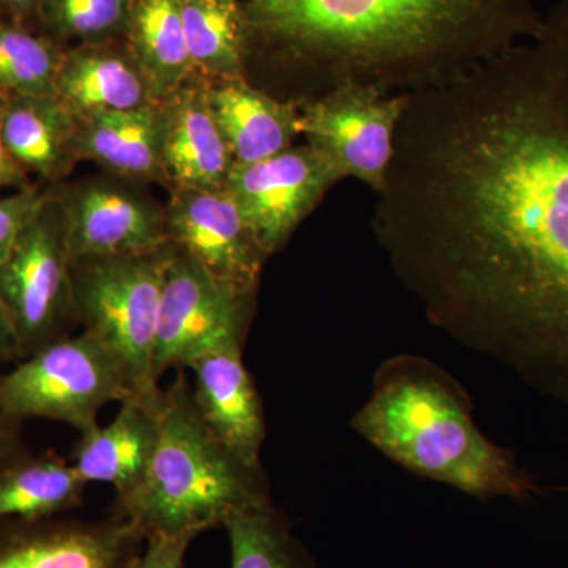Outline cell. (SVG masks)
I'll use <instances>...</instances> for the list:
<instances>
[{
  "instance_id": "17",
  "label": "cell",
  "mask_w": 568,
  "mask_h": 568,
  "mask_svg": "<svg viewBox=\"0 0 568 568\" xmlns=\"http://www.w3.org/2000/svg\"><path fill=\"white\" fill-rule=\"evenodd\" d=\"M0 129L26 174L59 182L80 162V121L55 93L0 97Z\"/></svg>"
},
{
  "instance_id": "22",
  "label": "cell",
  "mask_w": 568,
  "mask_h": 568,
  "mask_svg": "<svg viewBox=\"0 0 568 568\" xmlns=\"http://www.w3.org/2000/svg\"><path fill=\"white\" fill-rule=\"evenodd\" d=\"M88 484L54 452L24 454L0 469V525L61 517L80 507Z\"/></svg>"
},
{
  "instance_id": "27",
  "label": "cell",
  "mask_w": 568,
  "mask_h": 568,
  "mask_svg": "<svg viewBox=\"0 0 568 568\" xmlns=\"http://www.w3.org/2000/svg\"><path fill=\"white\" fill-rule=\"evenodd\" d=\"M44 193L28 186L17 192L0 196V264L7 260L18 235L43 200Z\"/></svg>"
},
{
  "instance_id": "25",
  "label": "cell",
  "mask_w": 568,
  "mask_h": 568,
  "mask_svg": "<svg viewBox=\"0 0 568 568\" xmlns=\"http://www.w3.org/2000/svg\"><path fill=\"white\" fill-rule=\"evenodd\" d=\"M61 61L51 41L0 22V97L55 93Z\"/></svg>"
},
{
  "instance_id": "13",
  "label": "cell",
  "mask_w": 568,
  "mask_h": 568,
  "mask_svg": "<svg viewBox=\"0 0 568 568\" xmlns=\"http://www.w3.org/2000/svg\"><path fill=\"white\" fill-rule=\"evenodd\" d=\"M145 537L132 523L110 518H47L0 525V568H129Z\"/></svg>"
},
{
  "instance_id": "18",
  "label": "cell",
  "mask_w": 568,
  "mask_h": 568,
  "mask_svg": "<svg viewBox=\"0 0 568 568\" xmlns=\"http://www.w3.org/2000/svg\"><path fill=\"white\" fill-rule=\"evenodd\" d=\"M204 84L234 164L261 162L286 151L301 136L298 103L282 102L244 77Z\"/></svg>"
},
{
  "instance_id": "6",
  "label": "cell",
  "mask_w": 568,
  "mask_h": 568,
  "mask_svg": "<svg viewBox=\"0 0 568 568\" xmlns=\"http://www.w3.org/2000/svg\"><path fill=\"white\" fill-rule=\"evenodd\" d=\"M132 394L118 358L84 331L41 347L0 375V407L10 417L61 422L80 435L99 426L104 406Z\"/></svg>"
},
{
  "instance_id": "12",
  "label": "cell",
  "mask_w": 568,
  "mask_h": 568,
  "mask_svg": "<svg viewBox=\"0 0 568 568\" xmlns=\"http://www.w3.org/2000/svg\"><path fill=\"white\" fill-rule=\"evenodd\" d=\"M171 244L220 282L254 293L265 253L233 194L223 189H171L164 205Z\"/></svg>"
},
{
  "instance_id": "15",
  "label": "cell",
  "mask_w": 568,
  "mask_h": 568,
  "mask_svg": "<svg viewBox=\"0 0 568 568\" xmlns=\"http://www.w3.org/2000/svg\"><path fill=\"white\" fill-rule=\"evenodd\" d=\"M162 398L163 388L159 394H132L114 420L80 435L71 465L85 484L111 485L115 500L141 484L159 440Z\"/></svg>"
},
{
  "instance_id": "11",
  "label": "cell",
  "mask_w": 568,
  "mask_h": 568,
  "mask_svg": "<svg viewBox=\"0 0 568 568\" xmlns=\"http://www.w3.org/2000/svg\"><path fill=\"white\" fill-rule=\"evenodd\" d=\"M142 185L110 174L52 190L65 211L71 260L151 252L171 244L164 205Z\"/></svg>"
},
{
  "instance_id": "21",
  "label": "cell",
  "mask_w": 568,
  "mask_h": 568,
  "mask_svg": "<svg viewBox=\"0 0 568 568\" xmlns=\"http://www.w3.org/2000/svg\"><path fill=\"white\" fill-rule=\"evenodd\" d=\"M126 33L155 102H166L193 80L181 0H133Z\"/></svg>"
},
{
  "instance_id": "24",
  "label": "cell",
  "mask_w": 568,
  "mask_h": 568,
  "mask_svg": "<svg viewBox=\"0 0 568 568\" xmlns=\"http://www.w3.org/2000/svg\"><path fill=\"white\" fill-rule=\"evenodd\" d=\"M223 528L230 538L231 568H310L304 548L271 503L239 511Z\"/></svg>"
},
{
  "instance_id": "2",
  "label": "cell",
  "mask_w": 568,
  "mask_h": 568,
  "mask_svg": "<svg viewBox=\"0 0 568 568\" xmlns=\"http://www.w3.org/2000/svg\"><path fill=\"white\" fill-rule=\"evenodd\" d=\"M252 43L327 84L414 93L447 84L532 39L536 0H246ZM324 92V93H325Z\"/></svg>"
},
{
  "instance_id": "14",
  "label": "cell",
  "mask_w": 568,
  "mask_h": 568,
  "mask_svg": "<svg viewBox=\"0 0 568 568\" xmlns=\"http://www.w3.org/2000/svg\"><path fill=\"white\" fill-rule=\"evenodd\" d=\"M244 342L230 339L216 345L193 358L186 368L193 372V402L204 424L235 458L263 470L264 410L242 357Z\"/></svg>"
},
{
  "instance_id": "20",
  "label": "cell",
  "mask_w": 568,
  "mask_h": 568,
  "mask_svg": "<svg viewBox=\"0 0 568 568\" xmlns=\"http://www.w3.org/2000/svg\"><path fill=\"white\" fill-rule=\"evenodd\" d=\"M55 95L78 119L159 103L132 52L103 43L84 44L62 54Z\"/></svg>"
},
{
  "instance_id": "4",
  "label": "cell",
  "mask_w": 568,
  "mask_h": 568,
  "mask_svg": "<svg viewBox=\"0 0 568 568\" xmlns=\"http://www.w3.org/2000/svg\"><path fill=\"white\" fill-rule=\"evenodd\" d=\"M271 503L263 470L235 458L204 424L183 369L163 388L160 433L141 484L114 511L145 540L220 528L233 515Z\"/></svg>"
},
{
  "instance_id": "3",
  "label": "cell",
  "mask_w": 568,
  "mask_h": 568,
  "mask_svg": "<svg viewBox=\"0 0 568 568\" xmlns=\"http://www.w3.org/2000/svg\"><path fill=\"white\" fill-rule=\"evenodd\" d=\"M353 426L398 465L466 495L526 499L536 493L514 458L478 432L455 386L417 361L381 369Z\"/></svg>"
},
{
  "instance_id": "26",
  "label": "cell",
  "mask_w": 568,
  "mask_h": 568,
  "mask_svg": "<svg viewBox=\"0 0 568 568\" xmlns=\"http://www.w3.org/2000/svg\"><path fill=\"white\" fill-rule=\"evenodd\" d=\"M133 0H41L44 22L63 39L104 43L129 26Z\"/></svg>"
},
{
  "instance_id": "30",
  "label": "cell",
  "mask_w": 568,
  "mask_h": 568,
  "mask_svg": "<svg viewBox=\"0 0 568 568\" xmlns=\"http://www.w3.org/2000/svg\"><path fill=\"white\" fill-rule=\"evenodd\" d=\"M28 186H32L29 183V175L21 170L20 164L11 159L6 142H3L2 129H0V190H22Z\"/></svg>"
},
{
  "instance_id": "10",
  "label": "cell",
  "mask_w": 568,
  "mask_h": 568,
  "mask_svg": "<svg viewBox=\"0 0 568 568\" xmlns=\"http://www.w3.org/2000/svg\"><path fill=\"white\" fill-rule=\"evenodd\" d=\"M339 179L331 160L306 142L261 162L234 164L226 189L271 256Z\"/></svg>"
},
{
  "instance_id": "28",
  "label": "cell",
  "mask_w": 568,
  "mask_h": 568,
  "mask_svg": "<svg viewBox=\"0 0 568 568\" xmlns=\"http://www.w3.org/2000/svg\"><path fill=\"white\" fill-rule=\"evenodd\" d=\"M200 536V532H182L148 538L129 568H185L186 552Z\"/></svg>"
},
{
  "instance_id": "23",
  "label": "cell",
  "mask_w": 568,
  "mask_h": 568,
  "mask_svg": "<svg viewBox=\"0 0 568 568\" xmlns=\"http://www.w3.org/2000/svg\"><path fill=\"white\" fill-rule=\"evenodd\" d=\"M194 77L213 82L244 77L246 26L239 0H181Z\"/></svg>"
},
{
  "instance_id": "8",
  "label": "cell",
  "mask_w": 568,
  "mask_h": 568,
  "mask_svg": "<svg viewBox=\"0 0 568 568\" xmlns=\"http://www.w3.org/2000/svg\"><path fill=\"white\" fill-rule=\"evenodd\" d=\"M254 293L220 282L175 248L164 275L153 349L156 381L230 339H245Z\"/></svg>"
},
{
  "instance_id": "31",
  "label": "cell",
  "mask_w": 568,
  "mask_h": 568,
  "mask_svg": "<svg viewBox=\"0 0 568 568\" xmlns=\"http://www.w3.org/2000/svg\"><path fill=\"white\" fill-rule=\"evenodd\" d=\"M21 361L20 345L6 306L0 302V364Z\"/></svg>"
},
{
  "instance_id": "7",
  "label": "cell",
  "mask_w": 568,
  "mask_h": 568,
  "mask_svg": "<svg viewBox=\"0 0 568 568\" xmlns=\"http://www.w3.org/2000/svg\"><path fill=\"white\" fill-rule=\"evenodd\" d=\"M0 302L13 324L21 361L80 325L67 216L54 192L44 193L0 264Z\"/></svg>"
},
{
  "instance_id": "5",
  "label": "cell",
  "mask_w": 568,
  "mask_h": 568,
  "mask_svg": "<svg viewBox=\"0 0 568 568\" xmlns=\"http://www.w3.org/2000/svg\"><path fill=\"white\" fill-rule=\"evenodd\" d=\"M175 254L168 244L151 252L71 260L78 323L121 364L133 394H159L153 349L164 275Z\"/></svg>"
},
{
  "instance_id": "32",
  "label": "cell",
  "mask_w": 568,
  "mask_h": 568,
  "mask_svg": "<svg viewBox=\"0 0 568 568\" xmlns=\"http://www.w3.org/2000/svg\"><path fill=\"white\" fill-rule=\"evenodd\" d=\"M41 0H0V6L6 7L17 18L28 17L33 10H39Z\"/></svg>"
},
{
  "instance_id": "19",
  "label": "cell",
  "mask_w": 568,
  "mask_h": 568,
  "mask_svg": "<svg viewBox=\"0 0 568 568\" xmlns=\"http://www.w3.org/2000/svg\"><path fill=\"white\" fill-rule=\"evenodd\" d=\"M80 121L81 160H91L108 174L129 181H166L164 110L162 103L126 111L99 112Z\"/></svg>"
},
{
  "instance_id": "9",
  "label": "cell",
  "mask_w": 568,
  "mask_h": 568,
  "mask_svg": "<svg viewBox=\"0 0 568 568\" xmlns=\"http://www.w3.org/2000/svg\"><path fill=\"white\" fill-rule=\"evenodd\" d=\"M406 104L405 93L342 84L298 106L301 134L331 160L343 179H357L379 192L394 159L396 126Z\"/></svg>"
},
{
  "instance_id": "16",
  "label": "cell",
  "mask_w": 568,
  "mask_h": 568,
  "mask_svg": "<svg viewBox=\"0 0 568 568\" xmlns=\"http://www.w3.org/2000/svg\"><path fill=\"white\" fill-rule=\"evenodd\" d=\"M164 171L173 189H223L233 153L213 115L204 81H190L163 102Z\"/></svg>"
},
{
  "instance_id": "1",
  "label": "cell",
  "mask_w": 568,
  "mask_h": 568,
  "mask_svg": "<svg viewBox=\"0 0 568 568\" xmlns=\"http://www.w3.org/2000/svg\"><path fill=\"white\" fill-rule=\"evenodd\" d=\"M392 227L429 320L568 406V0L429 97Z\"/></svg>"
},
{
  "instance_id": "29",
  "label": "cell",
  "mask_w": 568,
  "mask_h": 568,
  "mask_svg": "<svg viewBox=\"0 0 568 568\" xmlns=\"http://www.w3.org/2000/svg\"><path fill=\"white\" fill-rule=\"evenodd\" d=\"M28 454L22 446L21 422L14 420L0 407V469Z\"/></svg>"
}]
</instances>
